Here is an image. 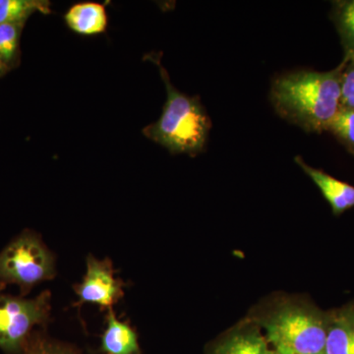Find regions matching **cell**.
Here are the masks:
<instances>
[{"mask_svg": "<svg viewBox=\"0 0 354 354\" xmlns=\"http://www.w3.org/2000/svg\"><path fill=\"white\" fill-rule=\"evenodd\" d=\"M320 354H325V353H320Z\"/></svg>", "mask_w": 354, "mask_h": 354, "instance_id": "19", "label": "cell"}, {"mask_svg": "<svg viewBox=\"0 0 354 354\" xmlns=\"http://www.w3.org/2000/svg\"><path fill=\"white\" fill-rule=\"evenodd\" d=\"M213 354H278L268 346L262 335L255 332L239 333L225 339Z\"/></svg>", "mask_w": 354, "mask_h": 354, "instance_id": "11", "label": "cell"}, {"mask_svg": "<svg viewBox=\"0 0 354 354\" xmlns=\"http://www.w3.org/2000/svg\"><path fill=\"white\" fill-rule=\"evenodd\" d=\"M342 65L341 108L354 111V58H344Z\"/></svg>", "mask_w": 354, "mask_h": 354, "instance_id": "17", "label": "cell"}, {"mask_svg": "<svg viewBox=\"0 0 354 354\" xmlns=\"http://www.w3.org/2000/svg\"><path fill=\"white\" fill-rule=\"evenodd\" d=\"M333 19L341 36L344 58H354V0L335 2Z\"/></svg>", "mask_w": 354, "mask_h": 354, "instance_id": "13", "label": "cell"}, {"mask_svg": "<svg viewBox=\"0 0 354 354\" xmlns=\"http://www.w3.org/2000/svg\"><path fill=\"white\" fill-rule=\"evenodd\" d=\"M64 20L70 30L82 36H95L106 31L108 13L104 4L80 2L70 7Z\"/></svg>", "mask_w": 354, "mask_h": 354, "instance_id": "8", "label": "cell"}, {"mask_svg": "<svg viewBox=\"0 0 354 354\" xmlns=\"http://www.w3.org/2000/svg\"><path fill=\"white\" fill-rule=\"evenodd\" d=\"M51 3L46 0H0V25L26 22L32 14H50Z\"/></svg>", "mask_w": 354, "mask_h": 354, "instance_id": "12", "label": "cell"}, {"mask_svg": "<svg viewBox=\"0 0 354 354\" xmlns=\"http://www.w3.org/2000/svg\"><path fill=\"white\" fill-rule=\"evenodd\" d=\"M25 22L0 25V59L7 67L14 64L19 53L21 32Z\"/></svg>", "mask_w": 354, "mask_h": 354, "instance_id": "14", "label": "cell"}, {"mask_svg": "<svg viewBox=\"0 0 354 354\" xmlns=\"http://www.w3.org/2000/svg\"><path fill=\"white\" fill-rule=\"evenodd\" d=\"M261 324L278 354H320L325 351L327 320L304 305H283Z\"/></svg>", "mask_w": 354, "mask_h": 354, "instance_id": "3", "label": "cell"}, {"mask_svg": "<svg viewBox=\"0 0 354 354\" xmlns=\"http://www.w3.org/2000/svg\"><path fill=\"white\" fill-rule=\"evenodd\" d=\"M145 59L158 67L167 91V101L160 118L142 130L144 136L174 155L195 157L204 152L212 122L199 97L179 92L172 85L157 53H149Z\"/></svg>", "mask_w": 354, "mask_h": 354, "instance_id": "2", "label": "cell"}, {"mask_svg": "<svg viewBox=\"0 0 354 354\" xmlns=\"http://www.w3.org/2000/svg\"><path fill=\"white\" fill-rule=\"evenodd\" d=\"M342 65L327 72H290L272 83L271 102L283 120L307 132L328 131L341 109Z\"/></svg>", "mask_w": 354, "mask_h": 354, "instance_id": "1", "label": "cell"}, {"mask_svg": "<svg viewBox=\"0 0 354 354\" xmlns=\"http://www.w3.org/2000/svg\"><path fill=\"white\" fill-rule=\"evenodd\" d=\"M106 327L102 335V354H142L138 337L130 324L120 321L109 310Z\"/></svg>", "mask_w": 354, "mask_h": 354, "instance_id": "9", "label": "cell"}, {"mask_svg": "<svg viewBox=\"0 0 354 354\" xmlns=\"http://www.w3.org/2000/svg\"><path fill=\"white\" fill-rule=\"evenodd\" d=\"M325 354H354V307L337 312L327 321Z\"/></svg>", "mask_w": 354, "mask_h": 354, "instance_id": "10", "label": "cell"}, {"mask_svg": "<svg viewBox=\"0 0 354 354\" xmlns=\"http://www.w3.org/2000/svg\"><path fill=\"white\" fill-rule=\"evenodd\" d=\"M55 256L39 235L30 230L0 253V290L16 285L25 295L35 286L55 278Z\"/></svg>", "mask_w": 354, "mask_h": 354, "instance_id": "4", "label": "cell"}, {"mask_svg": "<svg viewBox=\"0 0 354 354\" xmlns=\"http://www.w3.org/2000/svg\"><path fill=\"white\" fill-rule=\"evenodd\" d=\"M50 309L48 291L32 299L0 295V348L6 354L22 353L32 330L48 322Z\"/></svg>", "mask_w": 354, "mask_h": 354, "instance_id": "5", "label": "cell"}, {"mask_svg": "<svg viewBox=\"0 0 354 354\" xmlns=\"http://www.w3.org/2000/svg\"><path fill=\"white\" fill-rule=\"evenodd\" d=\"M328 131L335 134L348 150L354 153V111L349 109H339L334 120L330 123Z\"/></svg>", "mask_w": 354, "mask_h": 354, "instance_id": "16", "label": "cell"}, {"mask_svg": "<svg viewBox=\"0 0 354 354\" xmlns=\"http://www.w3.org/2000/svg\"><path fill=\"white\" fill-rule=\"evenodd\" d=\"M7 70V66L6 64H3V62H1V59H0V76L2 75V74L4 73Z\"/></svg>", "mask_w": 354, "mask_h": 354, "instance_id": "18", "label": "cell"}, {"mask_svg": "<svg viewBox=\"0 0 354 354\" xmlns=\"http://www.w3.org/2000/svg\"><path fill=\"white\" fill-rule=\"evenodd\" d=\"M125 283L115 278L111 261L97 260L94 256L87 257V272L83 281L74 286L78 301L75 306L84 304H95L101 310H111L114 304L124 297Z\"/></svg>", "mask_w": 354, "mask_h": 354, "instance_id": "6", "label": "cell"}, {"mask_svg": "<svg viewBox=\"0 0 354 354\" xmlns=\"http://www.w3.org/2000/svg\"><path fill=\"white\" fill-rule=\"evenodd\" d=\"M22 354H81L69 344L48 339L39 333L32 334L26 342Z\"/></svg>", "mask_w": 354, "mask_h": 354, "instance_id": "15", "label": "cell"}, {"mask_svg": "<svg viewBox=\"0 0 354 354\" xmlns=\"http://www.w3.org/2000/svg\"><path fill=\"white\" fill-rule=\"evenodd\" d=\"M295 162L316 184L329 203L335 215H341L344 212L353 208L354 186L335 178L321 169L310 167L300 156L295 158Z\"/></svg>", "mask_w": 354, "mask_h": 354, "instance_id": "7", "label": "cell"}]
</instances>
